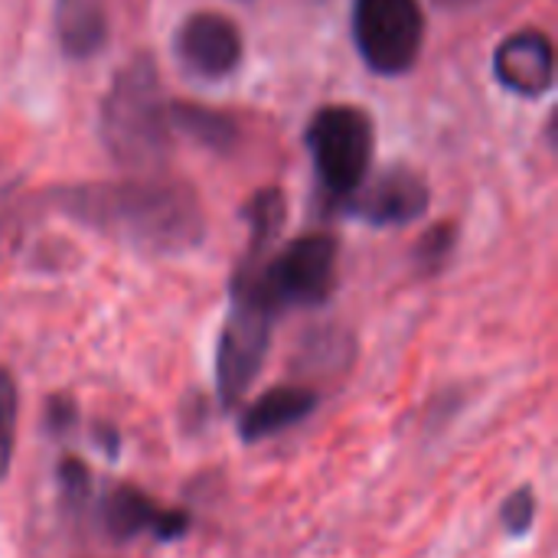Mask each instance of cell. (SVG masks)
<instances>
[{"label":"cell","instance_id":"7a4b0ae2","mask_svg":"<svg viewBox=\"0 0 558 558\" xmlns=\"http://www.w3.org/2000/svg\"><path fill=\"white\" fill-rule=\"evenodd\" d=\"M170 114L150 56H134L111 82L101 105V141L124 167H157L170 147Z\"/></svg>","mask_w":558,"mask_h":558},{"label":"cell","instance_id":"ffe728a7","mask_svg":"<svg viewBox=\"0 0 558 558\" xmlns=\"http://www.w3.org/2000/svg\"><path fill=\"white\" fill-rule=\"evenodd\" d=\"M95 438H98V445L105 448V454L114 461V458H118V448H121V441H118V432H114V428H108V425H101Z\"/></svg>","mask_w":558,"mask_h":558},{"label":"cell","instance_id":"30bf717a","mask_svg":"<svg viewBox=\"0 0 558 558\" xmlns=\"http://www.w3.org/2000/svg\"><path fill=\"white\" fill-rule=\"evenodd\" d=\"M494 72L504 88H510L523 98L546 95L553 88V75H556L553 39L543 29H520V33L507 36L494 52Z\"/></svg>","mask_w":558,"mask_h":558},{"label":"cell","instance_id":"9a60e30c","mask_svg":"<svg viewBox=\"0 0 558 558\" xmlns=\"http://www.w3.org/2000/svg\"><path fill=\"white\" fill-rule=\"evenodd\" d=\"M16 415H20V392L7 369H0V481L10 474L13 448H16Z\"/></svg>","mask_w":558,"mask_h":558},{"label":"cell","instance_id":"6da1fadb","mask_svg":"<svg viewBox=\"0 0 558 558\" xmlns=\"http://www.w3.org/2000/svg\"><path fill=\"white\" fill-rule=\"evenodd\" d=\"M62 209L144 252H183L203 235V213L183 183H114L62 193Z\"/></svg>","mask_w":558,"mask_h":558},{"label":"cell","instance_id":"8fae6325","mask_svg":"<svg viewBox=\"0 0 558 558\" xmlns=\"http://www.w3.org/2000/svg\"><path fill=\"white\" fill-rule=\"evenodd\" d=\"M320 405V392L307 386H275L265 396H258L239 418V438L245 445H258L271 435H281L284 428L304 422Z\"/></svg>","mask_w":558,"mask_h":558},{"label":"cell","instance_id":"52a82bcc","mask_svg":"<svg viewBox=\"0 0 558 558\" xmlns=\"http://www.w3.org/2000/svg\"><path fill=\"white\" fill-rule=\"evenodd\" d=\"M347 213L369 226H405L418 219L428 203V183L409 167H389L376 177H366L347 199H340Z\"/></svg>","mask_w":558,"mask_h":558},{"label":"cell","instance_id":"44dd1931","mask_svg":"<svg viewBox=\"0 0 558 558\" xmlns=\"http://www.w3.org/2000/svg\"><path fill=\"white\" fill-rule=\"evenodd\" d=\"M441 3H448V7L454 3V7H458V3H474V0H441Z\"/></svg>","mask_w":558,"mask_h":558},{"label":"cell","instance_id":"8992f818","mask_svg":"<svg viewBox=\"0 0 558 558\" xmlns=\"http://www.w3.org/2000/svg\"><path fill=\"white\" fill-rule=\"evenodd\" d=\"M353 39L373 72H409L425 43L422 0H353Z\"/></svg>","mask_w":558,"mask_h":558},{"label":"cell","instance_id":"5b68a950","mask_svg":"<svg viewBox=\"0 0 558 558\" xmlns=\"http://www.w3.org/2000/svg\"><path fill=\"white\" fill-rule=\"evenodd\" d=\"M307 150L317 180L333 199H347L366 177L373 163V121L353 105H330L307 124Z\"/></svg>","mask_w":558,"mask_h":558},{"label":"cell","instance_id":"277c9868","mask_svg":"<svg viewBox=\"0 0 558 558\" xmlns=\"http://www.w3.org/2000/svg\"><path fill=\"white\" fill-rule=\"evenodd\" d=\"M245 258L255 265L258 284L275 314H281L284 307H320L337 288L340 245L333 235L324 232L301 235L288 242L278 255L271 248L248 245Z\"/></svg>","mask_w":558,"mask_h":558},{"label":"cell","instance_id":"ac0fdd59","mask_svg":"<svg viewBox=\"0 0 558 558\" xmlns=\"http://www.w3.org/2000/svg\"><path fill=\"white\" fill-rule=\"evenodd\" d=\"M451 248H454V229H451V226H435V229L422 239V245H418V262H422V268L435 271L438 265H445V258L451 255Z\"/></svg>","mask_w":558,"mask_h":558},{"label":"cell","instance_id":"7c38bea8","mask_svg":"<svg viewBox=\"0 0 558 558\" xmlns=\"http://www.w3.org/2000/svg\"><path fill=\"white\" fill-rule=\"evenodd\" d=\"M56 36L72 59L98 56L108 43V0H56Z\"/></svg>","mask_w":558,"mask_h":558},{"label":"cell","instance_id":"ba28073f","mask_svg":"<svg viewBox=\"0 0 558 558\" xmlns=\"http://www.w3.org/2000/svg\"><path fill=\"white\" fill-rule=\"evenodd\" d=\"M101 526L108 533V539L114 543H131L144 533H150L160 543H177L190 533V513L183 510H167L157 500H150L144 490L137 487H111L101 500Z\"/></svg>","mask_w":558,"mask_h":558},{"label":"cell","instance_id":"5bb4252c","mask_svg":"<svg viewBox=\"0 0 558 558\" xmlns=\"http://www.w3.org/2000/svg\"><path fill=\"white\" fill-rule=\"evenodd\" d=\"M245 222H248V232H252V245L255 248H275V239L284 226V216H288V203H284V193L278 186H268L262 193H255L248 199V206L242 209Z\"/></svg>","mask_w":558,"mask_h":558},{"label":"cell","instance_id":"d6986e66","mask_svg":"<svg viewBox=\"0 0 558 558\" xmlns=\"http://www.w3.org/2000/svg\"><path fill=\"white\" fill-rule=\"evenodd\" d=\"M78 418V409L72 405V399H52L49 409H46V425L52 435H65Z\"/></svg>","mask_w":558,"mask_h":558},{"label":"cell","instance_id":"3957f363","mask_svg":"<svg viewBox=\"0 0 558 558\" xmlns=\"http://www.w3.org/2000/svg\"><path fill=\"white\" fill-rule=\"evenodd\" d=\"M275 307L268 304L255 265L242 258L235 281H232V304L229 317L219 333L216 347V392L222 409H235L248 386L258 379L268 347H271V324H275Z\"/></svg>","mask_w":558,"mask_h":558},{"label":"cell","instance_id":"9c48e42d","mask_svg":"<svg viewBox=\"0 0 558 558\" xmlns=\"http://www.w3.org/2000/svg\"><path fill=\"white\" fill-rule=\"evenodd\" d=\"M177 59L199 78H226L242 62V33L222 13H193L177 33Z\"/></svg>","mask_w":558,"mask_h":558},{"label":"cell","instance_id":"e0dca14e","mask_svg":"<svg viewBox=\"0 0 558 558\" xmlns=\"http://www.w3.org/2000/svg\"><path fill=\"white\" fill-rule=\"evenodd\" d=\"M56 477H59V490H62V500L69 507H78L88 500V490H92V474L88 468L78 461V458H62L59 468H56Z\"/></svg>","mask_w":558,"mask_h":558},{"label":"cell","instance_id":"2e32d148","mask_svg":"<svg viewBox=\"0 0 558 558\" xmlns=\"http://www.w3.org/2000/svg\"><path fill=\"white\" fill-rule=\"evenodd\" d=\"M500 523L510 536H526L536 523V494L533 487H520L513 490L504 507H500Z\"/></svg>","mask_w":558,"mask_h":558},{"label":"cell","instance_id":"4fadbf2b","mask_svg":"<svg viewBox=\"0 0 558 558\" xmlns=\"http://www.w3.org/2000/svg\"><path fill=\"white\" fill-rule=\"evenodd\" d=\"M167 114H170L177 131L190 134L193 141H199L209 150H229L239 137V128L229 114L213 111V108L196 105V101H177Z\"/></svg>","mask_w":558,"mask_h":558}]
</instances>
